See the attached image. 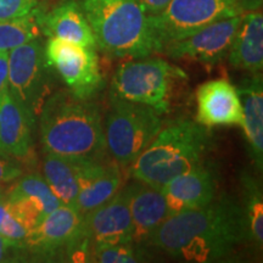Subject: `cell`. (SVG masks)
<instances>
[{
  "instance_id": "6da1fadb",
  "label": "cell",
  "mask_w": 263,
  "mask_h": 263,
  "mask_svg": "<svg viewBox=\"0 0 263 263\" xmlns=\"http://www.w3.org/2000/svg\"><path fill=\"white\" fill-rule=\"evenodd\" d=\"M248 241L241 203L216 197L202 207L170 216L146 239L151 246L184 262H218Z\"/></svg>"
},
{
  "instance_id": "7a4b0ae2",
  "label": "cell",
  "mask_w": 263,
  "mask_h": 263,
  "mask_svg": "<svg viewBox=\"0 0 263 263\" xmlns=\"http://www.w3.org/2000/svg\"><path fill=\"white\" fill-rule=\"evenodd\" d=\"M38 116L45 153L67 159L106 156L101 111L91 100L58 91L45 99Z\"/></svg>"
},
{
  "instance_id": "3957f363",
  "label": "cell",
  "mask_w": 263,
  "mask_h": 263,
  "mask_svg": "<svg viewBox=\"0 0 263 263\" xmlns=\"http://www.w3.org/2000/svg\"><path fill=\"white\" fill-rule=\"evenodd\" d=\"M212 145L210 128L190 120L173 121L129 167L133 179L161 189L174 177L206 160Z\"/></svg>"
},
{
  "instance_id": "277c9868",
  "label": "cell",
  "mask_w": 263,
  "mask_h": 263,
  "mask_svg": "<svg viewBox=\"0 0 263 263\" xmlns=\"http://www.w3.org/2000/svg\"><path fill=\"white\" fill-rule=\"evenodd\" d=\"M97 47L111 58L141 59L156 52L149 16L138 0H80Z\"/></svg>"
},
{
  "instance_id": "5b68a950",
  "label": "cell",
  "mask_w": 263,
  "mask_h": 263,
  "mask_svg": "<svg viewBox=\"0 0 263 263\" xmlns=\"http://www.w3.org/2000/svg\"><path fill=\"white\" fill-rule=\"evenodd\" d=\"M106 150L121 170H128L162 128L161 114L111 91L104 122Z\"/></svg>"
},
{
  "instance_id": "8992f818",
  "label": "cell",
  "mask_w": 263,
  "mask_h": 263,
  "mask_svg": "<svg viewBox=\"0 0 263 263\" xmlns=\"http://www.w3.org/2000/svg\"><path fill=\"white\" fill-rule=\"evenodd\" d=\"M182 77H186L185 72L163 59L141 58L117 68L111 91L124 100L146 105L164 114L170 107L173 81Z\"/></svg>"
},
{
  "instance_id": "52a82bcc",
  "label": "cell",
  "mask_w": 263,
  "mask_h": 263,
  "mask_svg": "<svg viewBox=\"0 0 263 263\" xmlns=\"http://www.w3.org/2000/svg\"><path fill=\"white\" fill-rule=\"evenodd\" d=\"M236 0H171L162 12L149 16L156 52L213 22L241 15Z\"/></svg>"
},
{
  "instance_id": "ba28073f",
  "label": "cell",
  "mask_w": 263,
  "mask_h": 263,
  "mask_svg": "<svg viewBox=\"0 0 263 263\" xmlns=\"http://www.w3.org/2000/svg\"><path fill=\"white\" fill-rule=\"evenodd\" d=\"M25 248L32 256L42 259L76 257L90 258L93 245L83 232V213L76 207L61 205L29 230Z\"/></svg>"
},
{
  "instance_id": "9c48e42d",
  "label": "cell",
  "mask_w": 263,
  "mask_h": 263,
  "mask_svg": "<svg viewBox=\"0 0 263 263\" xmlns=\"http://www.w3.org/2000/svg\"><path fill=\"white\" fill-rule=\"evenodd\" d=\"M48 68L38 38L9 51V93L33 123L47 99Z\"/></svg>"
},
{
  "instance_id": "30bf717a",
  "label": "cell",
  "mask_w": 263,
  "mask_h": 263,
  "mask_svg": "<svg viewBox=\"0 0 263 263\" xmlns=\"http://www.w3.org/2000/svg\"><path fill=\"white\" fill-rule=\"evenodd\" d=\"M44 52L49 67L55 68L74 97L91 100L104 88L97 48L50 37Z\"/></svg>"
},
{
  "instance_id": "8fae6325",
  "label": "cell",
  "mask_w": 263,
  "mask_h": 263,
  "mask_svg": "<svg viewBox=\"0 0 263 263\" xmlns=\"http://www.w3.org/2000/svg\"><path fill=\"white\" fill-rule=\"evenodd\" d=\"M241 15L213 22L189 37L170 43L161 52L177 60H193L213 66L228 57Z\"/></svg>"
},
{
  "instance_id": "7c38bea8",
  "label": "cell",
  "mask_w": 263,
  "mask_h": 263,
  "mask_svg": "<svg viewBox=\"0 0 263 263\" xmlns=\"http://www.w3.org/2000/svg\"><path fill=\"white\" fill-rule=\"evenodd\" d=\"M83 232L93 248L133 242L134 228L126 186L103 205L84 213Z\"/></svg>"
},
{
  "instance_id": "4fadbf2b",
  "label": "cell",
  "mask_w": 263,
  "mask_h": 263,
  "mask_svg": "<svg viewBox=\"0 0 263 263\" xmlns=\"http://www.w3.org/2000/svg\"><path fill=\"white\" fill-rule=\"evenodd\" d=\"M73 166L78 182L76 209L87 213L103 205L118 192L122 182L121 167L105 157L68 159Z\"/></svg>"
},
{
  "instance_id": "5bb4252c",
  "label": "cell",
  "mask_w": 263,
  "mask_h": 263,
  "mask_svg": "<svg viewBox=\"0 0 263 263\" xmlns=\"http://www.w3.org/2000/svg\"><path fill=\"white\" fill-rule=\"evenodd\" d=\"M218 184L217 167L207 160L174 177L160 189L166 199L168 217L212 202L218 194Z\"/></svg>"
},
{
  "instance_id": "9a60e30c",
  "label": "cell",
  "mask_w": 263,
  "mask_h": 263,
  "mask_svg": "<svg viewBox=\"0 0 263 263\" xmlns=\"http://www.w3.org/2000/svg\"><path fill=\"white\" fill-rule=\"evenodd\" d=\"M196 122L211 128L242 126V105L236 88L227 80H212L197 88Z\"/></svg>"
},
{
  "instance_id": "2e32d148",
  "label": "cell",
  "mask_w": 263,
  "mask_h": 263,
  "mask_svg": "<svg viewBox=\"0 0 263 263\" xmlns=\"http://www.w3.org/2000/svg\"><path fill=\"white\" fill-rule=\"evenodd\" d=\"M126 188L134 228L133 242L144 245L146 239L168 217L166 199L160 189L137 179Z\"/></svg>"
},
{
  "instance_id": "e0dca14e",
  "label": "cell",
  "mask_w": 263,
  "mask_h": 263,
  "mask_svg": "<svg viewBox=\"0 0 263 263\" xmlns=\"http://www.w3.org/2000/svg\"><path fill=\"white\" fill-rule=\"evenodd\" d=\"M39 24L49 38L57 37L85 48H97L89 22L76 0H62L48 14H39Z\"/></svg>"
},
{
  "instance_id": "ac0fdd59",
  "label": "cell",
  "mask_w": 263,
  "mask_h": 263,
  "mask_svg": "<svg viewBox=\"0 0 263 263\" xmlns=\"http://www.w3.org/2000/svg\"><path fill=\"white\" fill-rule=\"evenodd\" d=\"M229 61L239 70L261 73L263 67V16L258 11L242 12L229 50Z\"/></svg>"
},
{
  "instance_id": "d6986e66",
  "label": "cell",
  "mask_w": 263,
  "mask_h": 263,
  "mask_svg": "<svg viewBox=\"0 0 263 263\" xmlns=\"http://www.w3.org/2000/svg\"><path fill=\"white\" fill-rule=\"evenodd\" d=\"M242 105V128L251 159L262 171L263 166V84L262 74L257 73L246 78L238 88Z\"/></svg>"
},
{
  "instance_id": "ffe728a7",
  "label": "cell",
  "mask_w": 263,
  "mask_h": 263,
  "mask_svg": "<svg viewBox=\"0 0 263 263\" xmlns=\"http://www.w3.org/2000/svg\"><path fill=\"white\" fill-rule=\"evenodd\" d=\"M34 123L8 91L0 100V151L22 159L32 146Z\"/></svg>"
},
{
  "instance_id": "44dd1931",
  "label": "cell",
  "mask_w": 263,
  "mask_h": 263,
  "mask_svg": "<svg viewBox=\"0 0 263 263\" xmlns=\"http://www.w3.org/2000/svg\"><path fill=\"white\" fill-rule=\"evenodd\" d=\"M45 182L61 205L76 207L78 197V182L74 168L67 157L45 153L43 161Z\"/></svg>"
},
{
  "instance_id": "7402d4cb",
  "label": "cell",
  "mask_w": 263,
  "mask_h": 263,
  "mask_svg": "<svg viewBox=\"0 0 263 263\" xmlns=\"http://www.w3.org/2000/svg\"><path fill=\"white\" fill-rule=\"evenodd\" d=\"M242 189L241 209L244 213L248 241L259 249L263 244V195L258 180L244 172L240 178Z\"/></svg>"
},
{
  "instance_id": "603a6c76",
  "label": "cell",
  "mask_w": 263,
  "mask_h": 263,
  "mask_svg": "<svg viewBox=\"0 0 263 263\" xmlns=\"http://www.w3.org/2000/svg\"><path fill=\"white\" fill-rule=\"evenodd\" d=\"M41 31L39 12L35 10L22 17L0 21V51H10L38 38Z\"/></svg>"
},
{
  "instance_id": "cb8c5ba5",
  "label": "cell",
  "mask_w": 263,
  "mask_h": 263,
  "mask_svg": "<svg viewBox=\"0 0 263 263\" xmlns=\"http://www.w3.org/2000/svg\"><path fill=\"white\" fill-rule=\"evenodd\" d=\"M16 197H31L33 200H37L44 207L47 215L61 206V202L49 188L44 178L39 174H28L22 177L9 194H6V200L16 199Z\"/></svg>"
},
{
  "instance_id": "d4e9b609",
  "label": "cell",
  "mask_w": 263,
  "mask_h": 263,
  "mask_svg": "<svg viewBox=\"0 0 263 263\" xmlns=\"http://www.w3.org/2000/svg\"><path fill=\"white\" fill-rule=\"evenodd\" d=\"M144 245L136 242L118 245L94 246L91 251V261L100 263H136L149 259Z\"/></svg>"
},
{
  "instance_id": "484cf974",
  "label": "cell",
  "mask_w": 263,
  "mask_h": 263,
  "mask_svg": "<svg viewBox=\"0 0 263 263\" xmlns=\"http://www.w3.org/2000/svg\"><path fill=\"white\" fill-rule=\"evenodd\" d=\"M28 230L18 219H16L11 213L6 212V215L0 224V235L4 236L8 241L17 246H25V240L27 238Z\"/></svg>"
},
{
  "instance_id": "4316f807",
  "label": "cell",
  "mask_w": 263,
  "mask_h": 263,
  "mask_svg": "<svg viewBox=\"0 0 263 263\" xmlns=\"http://www.w3.org/2000/svg\"><path fill=\"white\" fill-rule=\"evenodd\" d=\"M35 5L37 0H0V21L28 15Z\"/></svg>"
},
{
  "instance_id": "83f0119b",
  "label": "cell",
  "mask_w": 263,
  "mask_h": 263,
  "mask_svg": "<svg viewBox=\"0 0 263 263\" xmlns=\"http://www.w3.org/2000/svg\"><path fill=\"white\" fill-rule=\"evenodd\" d=\"M27 250L25 246H15L0 244V262L24 261L27 257Z\"/></svg>"
},
{
  "instance_id": "f1b7e54d",
  "label": "cell",
  "mask_w": 263,
  "mask_h": 263,
  "mask_svg": "<svg viewBox=\"0 0 263 263\" xmlns=\"http://www.w3.org/2000/svg\"><path fill=\"white\" fill-rule=\"evenodd\" d=\"M9 91V51H0V100Z\"/></svg>"
},
{
  "instance_id": "f546056e",
  "label": "cell",
  "mask_w": 263,
  "mask_h": 263,
  "mask_svg": "<svg viewBox=\"0 0 263 263\" xmlns=\"http://www.w3.org/2000/svg\"><path fill=\"white\" fill-rule=\"evenodd\" d=\"M138 2L147 16H156L166 9L171 0H138Z\"/></svg>"
},
{
  "instance_id": "4dcf8cb0",
  "label": "cell",
  "mask_w": 263,
  "mask_h": 263,
  "mask_svg": "<svg viewBox=\"0 0 263 263\" xmlns=\"http://www.w3.org/2000/svg\"><path fill=\"white\" fill-rule=\"evenodd\" d=\"M236 2L244 12L258 11L263 4V0H236Z\"/></svg>"
},
{
  "instance_id": "1f68e13d",
  "label": "cell",
  "mask_w": 263,
  "mask_h": 263,
  "mask_svg": "<svg viewBox=\"0 0 263 263\" xmlns=\"http://www.w3.org/2000/svg\"><path fill=\"white\" fill-rule=\"evenodd\" d=\"M6 212H8V206H6V199H4L0 201V224H2L3 219H4Z\"/></svg>"
},
{
  "instance_id": "d6a6232c",
  "label": "cell",
  "mask_w": 263,
  "mask_h": 263,
  "mask_svg": "<svg viewBox=\"0 0 263 263\" xmlns=\"http://www.w3.org/2000/svg\"><path fill=\"white\" fill-rule=\"evenodd\" d=\"M4 199H6L5 189H4V186L0 185V201H2V200H4Z\"/></svg>"
},
{
  "instance_id": "836d02e7",
  "label": "cell",
  "mask_w": 263,
  "mask_h": 263,
  "mask_svg": "<svg viewBox=\"0 0 263 263\" xmlns=\"http://www.w3.org/2000/svg\"><path fill=\"white\" fill-rule=\"evenodd\" d=\"M0 244H8V245H14V244H11V242L10 241H8V240H6L4 236H2L0 235ZM15 246H17V245H15Z\"/></svg>"
}]
</instances>
